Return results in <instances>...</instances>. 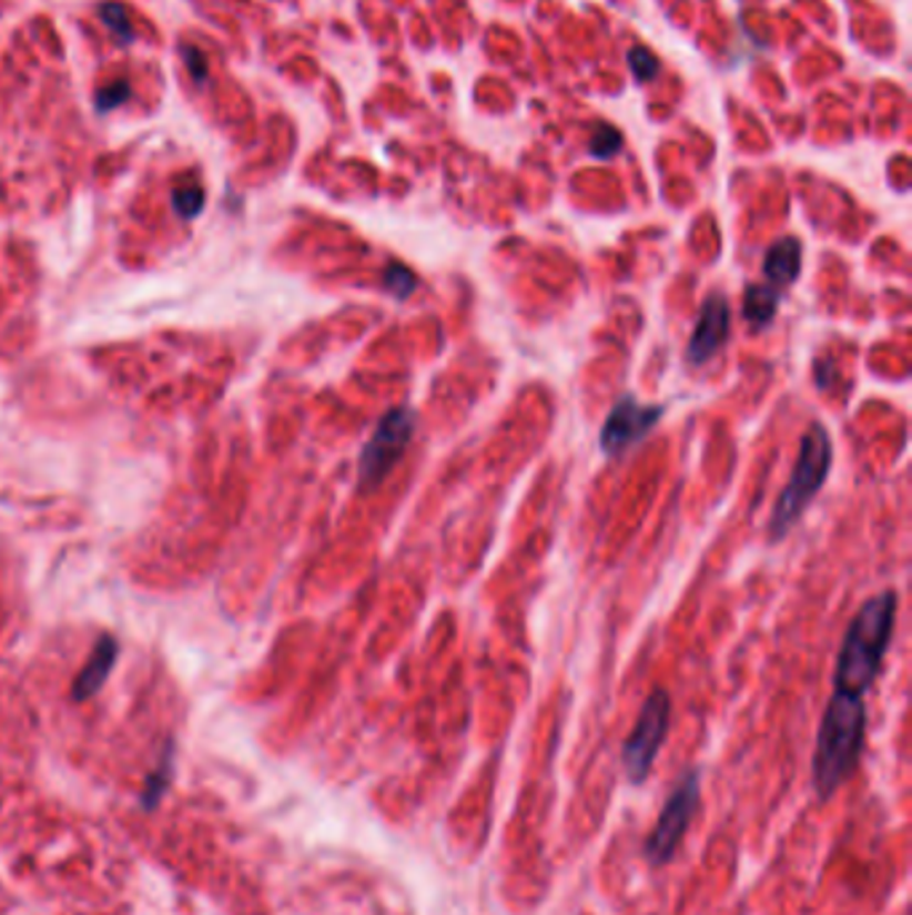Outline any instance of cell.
<instances>
[{
	"instance_id": "cell-18",
	"label": "cell",
	"mask_w": 912,
	"mask_h": 915,
	"mask_svg": "<svg viewBox=\"0 0 912 915\" xmlns=\"http://www.w3.org/2000/svg\"><path fill=\"white\" fill-rule=\"evenodd\" d=\"M129 94H132V89H129L126 81L110 83V87L97 92V110H100V113H110V110L121 108L123 102L129 100Z\"/></svg>"
},
{
	"instance_id": "cell-12",
	"label": "cell",
	"mask_w": 912,
	"mask_h": 915,
	"mask_svg": "<svg viewBox=\"0 0 912 915\" xmlns=\"http://www.w3.org/2000/svg\"><path fill=\"white\" fill-rule=\"evenodd\" d=\"M624 148V134L618 132L616 126H610V123H599V126L591 132V140H589V151L595 159L605 161V159H614V155Z\"/></svg>"
},
{
	"instance_id": "cell-1",
	"label": "cell",
	"mask_w": 912,
	"mask_h": 915,
	"mask_svg": "<svg viewBox=\"0 0 912 915\" xmlns=\"http://www.w3.org/2000/svg\"><path fill=\"white\" fill-rule=\"evenodd\" d=\"M896 592L883 589L870 597L845 629L835 667V691L864 699L881 672L889 642L894 638Z\"/></svg>"
},
{
	"instance_id": "cell-10",
	"label": "cell",
	"mask_w": 912,
	"mask_h": 915,
	"mask_svg": "<svg viewBox=\"0 0 912 915\" xmlns=\"http://www.w3.org/2000/svg\"><path fill=\"white\" fill-rule=\"evenodd\" d=\"M115 659H119V642H115V638H110V634H105V638H100V642H97L94 651H91V657L87 661V667H83L81 674L75 678V683H73L75 702H83V699L94 697V693L105 685Z\"/></svg>"
},
{
	"instance_id": "cell-4",
	"label": "cell",
	"mask_w": 912,
	"mask_h": 915,
	"mask_svg": "<svg viewBox=\"0 0 912 915\" xmlns=\"http://www.w3.org/2000/svg\"><path fill=\"white\" fill-rule=\"evenodd\" d=\"M669 720H672V702L667 691H653L645 699L640 715H637L635 729L624 742V769L635 784L648 779L653 761L667 739Z\"/></svg>"
},
{
	"instance_id": "cell-8",
	"label": "cell",
	"mask_w": 912,
	"mask_h": 915,
	"mask_svg": "<svg viewBox=\"0 0 912 915\" xmlns=\"http://www.w3.org/2000/svg\"><path fill=\"white\" fill-rule=\"evenodd\" d=\"M731 335V305L722 292H712L701 305V314L696 319L693 335L688 340V362L690 365H703L726 346Z\"/></svg>"
},
{
	"instance_id": "cell-14",
	"label": "cell",
	"mask_w": 912,
	"mask_h": 915,
	"mask_svg": "<svg viewBox=\"0 0 912 915\" xmlns=\"http://www.w3.org/2000/svg\"><path fill=\"white\" fill-rule=\"evenodd\" d=\"M383 284H386V289L391 292V295L399 297V301H404V297L413 295L415 287H418V276H415L413 271L407 268V265L394 263V265H388L386 278H383Z\"/></svg>"
},
{
	"instance_id": "cell-3",
	"label": "cell",
	"mask_w": 912,
	"mask_h": 915,
	"mask_svg": "<svg viewBox=\"0 0 912 915\" xmlns=\"http://www.w3.org/2000/svg\"><path fill=\"white\" fill-rule=\"evenodd\" d=\"M832 469V439L822 424H811L800 439L798 464H794L790 482L779 492V501L771 515V538L779 541L798 525L808 504L824 488L827 474Z\"/></svg>"
},
{
	"instance_id": "cell-19",
	"label": "cell",
	"mask_w": 912,
	"mask_h": 915,
	"mask_svg": "<svg viewBox=\"0 0 912 915\" xmlns=\"http://www.w3.org/2000/svg\"><path fill=\"white\" fill-rule=\"evenodd\" d=\"M180 51H182V62H185L188 73H191L193 81L195 83L210 81V64H206L204 51H201L199 47H182Z\"/></svg>"
},
{
	"instance_id": "cell-7",
	"label": "cell",
	"mask_w": 912,
	"mask_h": 915,
	"mask_svg": "<svg viewBox=\"0 0 912 915\" xmlns=\"http://www.w3.org/2000/svg\"><path fill=\"white\" fill-rule=\"evenodd\" d=\"M661 415L663 405H642L631 394H624L605 418L602 431H599V447H602L605 456L618 458L631 445L648 437V431L661 420Z\"/></svg>"
},
{
	"instance_id": "cell-6",
	"label": "cell",
	"mask_w": 912,
	"mask_h": 915,
	"mask_svg": "<svg viewBox=\"0 0 912 915\" xmlns=\"http://www.w3.org/2000/svg\"><path fill=\"white\" fill-rule=\"evenodd\" d=\"M415 434V415L404 407L388 410L381 418V424L364 445L359 458V482L362 488H375L386 479V474L399 464L404 450H407L409 439Z\"/></svg>"
},
{
	"instance_id": "cell-16",
	"label": "cell",
	"mask_w": 912,
	"mask_h": 915,
	"mask_svg": "<svg viewBox=\"0 0 912 915\" xmlns=\"http://www.w3.org/2000/svg\"><path fill=\"white\" fill-rule=\"evenodd\" d=\"M627 62H629L631 75H635L640 83L653 81V78L658 75V60L648 47H631L627 54Z\"/></svg>"
},
{
	"instance_id": "cell-13",
	"label": "cell",
	"mask_w": 912,
	"mask_h": 915,
	"mask_svg": "<svg viewBox=\"0 0 912 915\" xmlns=\"http://www.w3.org/2000/svg\"><path fill=\"white\" fill-rule=\"evenodd\" d=\"M100 19L102 24L119 38V43H132L134 41V28L132 19H129L126 9L121 3H102L100 6Z\"/></svg>"
},
{
	"instance_id": "cell-9",
	"label": "cell",
	"mask_w": 912,
	"mask_h": 915,
	"mask_svg": "<svg viewBox=\"0 0 912 915\" xmlns=\"http://www.w3.org/2000/svg\"><path fill=\"white\" fill-rule=\"evenodd\" d=\"M800 268H803V244L794 236L779 238L766 252L763 274L773 289L781 292V287H790V284L798 282Z\"/></svg>"
},
{
	"instance_id": "cell-2",
	"label": "cell",
	"mask_w": 912,
	"mask_h": 915,
	"mask_svg": "<svg viewBox=\"0 0 912 915\" xmlns=\"http://www.w3.org/2000/svg\"><path fill=\"white\" fill-rule=\"evenodd\" d=\"M868 710L864 699L849 693H832L822 725H819L817 752H813V787L819 797H830L849 779L864 750Z\"/></svg>"
},
{
	"instance_id": "cell-5",
	"label": "cell",
	"mask_w": 912,
	"mask_h": 915,
	"mask_svg": "<svg viewBox=\"0 0 912 915\" xmlns=\"http://www.w3.org/2000/svg\"><path fill=\"white\" fill-rule=\"evenodd\" d=\"M699 801V774H696V771H686V774L680 776V782L675 784L672 795L663 803L653 833H650L648 843H645V854H648V860L653 862V865H667V862L672 860L682 835H686L690 822H693Z\"/></svg>"
},
{
	"instance_id": "cell-15",
	"label": "cell",
	"mask_w": 912,
	"mask_h": 915,
	"mask_svg": "<svg viewBox=\"0 0 912 915\" xmlns=\"http://www.w3.org/2000/svg\"><path fill=\"white\" fill-rule=\"evenodd\" d=\"M204 201H206L204 191L195 185L178 187V191L172 193V206L182 220H193L195 214H201V210H204Z\"/></svg>"
},
{
	"instance_id": "cell-11",
	"label": "cell",
	"mask_w": 912,
	"mask_h": 915,
	"mask_svg": "<svg viewBox=\"0 0 912 915\" xmlns=\"http://www.w3.org/2000/svg\"><path fill=\"white\" fill-rule=\"evenodd\" d=\"M781 292L771 284H749L744 292V319L752 327H768L779 311Z\"/></svg>"
},
{
	"instance_id": "cell-17",
	"label": "cell",
	"mask_w": 912,
	"mask_h": 915,
	"mask_svg": "<svg viewBox=\"0 0 912 915\" xmlns=\"http://www.w3.org/2000/svg\"><path fill=\"white\" fill-rule=\"evenodd\" d=\"M169 779H172V755L166 752L164 761H161V765H159V771H155V774L150 776L148 784H145V795H142V803H145V809L159 806L161 795H164L166 787H169Z\"/></svg>"
}]
</instances>
